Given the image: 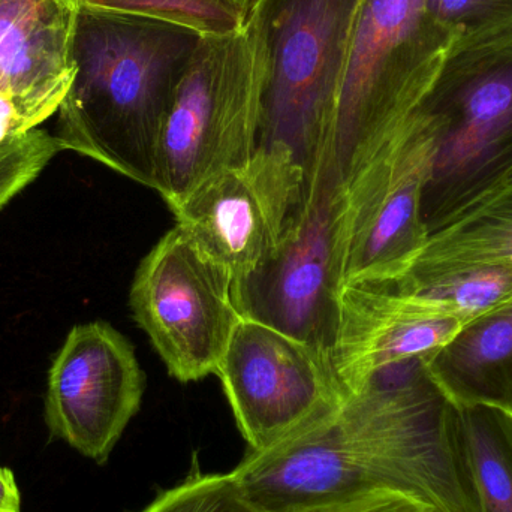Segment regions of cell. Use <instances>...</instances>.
<instances>
[{"instance_id":"cell-1","label":"cell","mask_w":512,"mask_h":512,"mask_svg":"<svg viewBox=\"0 0 512 512\" xmlns=\"http://www.w3.org/2000/svg\"><path fill=\"white\" fill-rule=\"evenodd\" d=\"M262 512L370 490L405 493L439 512H481L462 408L414 358L376 373L327 417L234 469Z\"/></svg>"},{"instance_id":"cell-2","label":"cell","mask_w":512,"mask_h":512,"mask_svg":"<svg viewBox=\"0 0 512 512\" xmlns=\"http://www.w3.org/2000/svg\"><path fill=\"white\" fill-rule=\"evenodd\" d=\"M200 41L173 24L78 5L74 78L57 110L62 149L155 188L162 125Z\"/></svg>"},{"instance_id":"cell-3","label":"cell","mask_w":512,"mask_h":512,"mask_svg":"<svg viewBox=\"0 0 512 512\" xmlns=\"http://www.w3.org/2000/svg\"><path fill=\"white\" fill-rule=\"evenodd\" d=\"M454 44L427 0H361L333 119L306 192L342 200L390 149Z\"/></svg>"},{"instance_id":"cell-4","label":"cell","mask_w":512,"mask_h":512,"mask_svg":"<svg viewBox=\"0 0 512 512\" xmlns=\"http://www.w3.org/2000/svg\"><path fill=\"white\" fill-rule=\"evenodd\" d=\"M415 113L432 135L429 236L512 188V23L453 45Z\"/></svg>"},{"instance_id":"cell-5","label":"cell","mask_w":512,"mask_h":512,"mask_svg":"<svg viewBox=\"0 0 512 512\" xmlns=\"http://www.w3.org/2000/svg\"><path fill=\"white\" fill-rule=\"evenodd\" d=\"M265 87L267 50L251 18L237 32L201 38L156 149L153 189L170 209L213 174L254 155Z\"/></svg>"},{"instance_id":"cell-6","label":"cell","mask_w":512,"mask_h":512,"mask_svg":"<svg viewBox=\"0 0 512 512\" xmlns=\"http://www.w3.org/2000/svg\"><path fill=\"white\" fill-rule=\"evenodd\" d=\"M361 0H258L267 50L259 146L288 147L309 176L324 146Z\"/></svg>"},{"instance_id":"cell-7","label":"cell","mask_w":512,"mask_h":512,"mask_svg":"<svg viewBox=\"0 0 512 512\" xmlns=\"http://www.w3.org/2000/svg\"><path fill=\"white\" fill-rule=\"evenodd\" d=\"M129 303L168 373L183 384L216 376L246 312L242 283L179 225L141 261Z\"/></svg>"},{"instance_id":"cell-8","label":"cell","mask_w":512,"mask_h":512,"mask_svg":"<svg viewBox=\"0 0 512 512\" xmlns=\"http://www.w3.org/2000/svg\"><path fill=\"white\" fill-rule=\"evenodd\" d=\"M432 135L417 113L390 149L337 201V276L345 286L391 288L429 240L421 195Z\"/></svg>"},{"instance_id":"cell-9","label":"cell","mask_w":512,"mask_h":512,"mask_svg":"<svg viewBox=\"0 0 512 512\" xmlns=\"http://www.w3.org/2000/svg\"><path fill=\"white\" fill-rule=\"evenodd\" d=\"M216 376L252 453L273 450L345 402L327 354L248 312Z\"/></svg>"},{"instance_id":"cell-10","label":"cell","mask_w":512,"mask_h":512,"mask_svg":"<svg viewBox=\"0 0 512 512\" xmlns=\"http://www.w3.org/2000/svg\"><path fill=\"white\" fill-rule=\"evenodd\" d=\"M304 191L297 156L268 144L204 180L171 212L210 258L245 283L276 254Z\"/></svg>"},{"instance_id":"cell-11","label":"cell","mask_w":512,"mask_h":512,"mask_svg":"<svg viewBox=\"0 0 512 512\" xmlns=\"http://www.w3.org/2000/svg\"><path fill=\"white\" fill-rule=\"evenodd\" d=\"M144 373L132 343L107 322L75 325L48 373L51 435L93 462H107L143 400Z\"/></svg>"},{"instance_id":"cell-12","label":"cell","mask_w":512,"mask_h":512,"mask_svg":"<svg viewBox=\"0 0 512 512\" xmlns=\"http://www.w3.org/2000/svg\"><path fill=\"white\" fill-rule=\"evenodd\" d=\"M336 245V203L322 192H304L276 254L242 283L246 312L328 357L339 312Z\"/></svg>"},{"instance_id":"cell-13","label":"cell","mask_w":512,"mask_h":512,"mask_svg":"<svg viewBox=\"0 0 512 512\" xmlns=\"http://www.w3.org/2000/svg\"><path fill=\"white\" fill-rule=\"evenodd\" d=\"M447 307L394 288L340 289L331 369L345 400L381 370L427 358L465 324Z\"/></svg>"},{"instance_id":"cell-14","label":"cell","mask_w":512,"mask_h":512,"mask_svg":"<svg viewBox=\"0 0 512 512\" xmlns=\"http://www.w3.org/2000/svg\"><path fill=\"white\" fill-rule=\"evenodd\" d=\"M77 8L68 0H0V93L38 125L57 113L74 78Z\"/></svg>"},{"instance_id":"cell-15","label":"cell","mask_w":512,"mask_h":512,"mask_svg":"<svg viewBox=\"0 0 512 512\" xmlns=\"http://www.w3.org/2000/svg\"><path fill=\"white\" fill-rule=\"evenodd\" d=\"M424 363L457 405L512 414V300L465 322Z\"/></svg>"},{"instance_id":"cell-16","label":"cell","mask_w":512,"mask_h":512,"mask_svg":"<svg viewBox=\"0 0 512 512\" xmlns=\"http://www.w3.org/2000/svg\"><path fill=\"white\" fill-rule=\"evenodd\" d=\"M471 267L512 268V188L430 236L403 277Z\"/></svg>"},{"instance_id":"cell-17","label":"cell","mask_w":512,"mask_h":512,"mask_svg":"<svg viewBox=\"0 0 512 512\" xmlns=\"http://www.w3.org/2000/svg\"><path fill=\"white\" fill-rule=\"evenodd\" d=\"M460 408L480 510L512 512V414L489 406Z\"/></svg>"},{"instance_id":"cell-18","label":"cell","mask_w":512,"mask_h":512,"mask_svg":"<svg viewBox=\"0 0 512 512\" xmlns=\"http://www.w3.org/2000/svg\"><path fill=\"white\" fill-rule=\"evenodd\" d=\"M391 288L435 301L471 321L512 300V268L471 267L406 276Z\"/></svg>"},{"instance_id":"cell-19","label":"cell","mask_w":512,"mask_h":512,"mask_svg":"<svg viewBox=\"0 0 512 512\" xmlns=\"http://www.w3.org/2000/svg\"><path fill=\"white\" fill-rule=\"evenodd\" d=\"M78 5L162 21L201 38L237 32L248 21L246 15L221 0H78Z\"/></svg>"},{"instance_id":"cell-20","label":"cell","mask_w":512,"mask_h":512,"mask_svg":"<svg viewBox=\"0 0 512 512\" xmlns=\"http://www.w3.org/2000/svg\"><path fill=\"white\" fill-rule=\"evenodd\" d=\"M141 512H262L249 499L234 472L200 474L156 496Z\"/></svg>"},{"instance_id":"cell-21","label":"cell","mask_w":512,"mask_h":512,"mask_svg":"<svg viewBox=\"0 0 512 512\" xmlns=\"http://www.w3.org/2000/svg\"><path fill=\"white\" fill-rule=\"evenodd\" d=\"M60 152L63 149L56 135L38 128L0 144V210Z\"/></svg>"},{"instance_id":"cell-22","label":"cell","mask_w":512,"mask_h":512,"mask_svg":"<svg viewBox=\"0 0 512 512\" xmlns=\"http://www.w3.org/2000/svg\"><path fill=\"white\" fill-rule=\"evenodd\" d=\"M427 8L456 42L512 23V0H427Z\"/></svg>"},{"instance_id":"cell-23","label":"cell","mask_w":512,"mask_h":512,"mask_svg":"<svg viewBox=\"0 0 512 512\" xmlns=\"http://www.w3.org/2000/svg\"><path fill=\"white\" fill-rule=\"evenodd\" d=\"M288 512H439L430 505L394 490H370L342 498L303 505Z\"/></svg>"},{"instance_id":"cell-24","label":"cell","mask_w":512,"mask_h":512,"mask_svg":"<svg viewBox=\"0 0 512 512\" xmlns=\"http://www.w3.org/2000/svg\"><path fill=\"white\" fill-rule=\"evenodd\" d=\"M21 496L14 474L0 466V512H20Z\"/></svg>"},{"instance_id":"cell-25","label":"cell","mask_w":512,"mask_h":512,"mask_svg":"<svg viewBox=\"0 0 512 512\" xmlns=\"http://www.w3.org/2000/svg\"><path fill=\"white\" fill-rule=\"evenodd\" d=\"M68 2L77 3L78 5V0H68ZM221 2L228 3V5L233 6V8H236L237 11H240L242 12L243 15L249 17V14H251L252 9H254L256 3H258V0H221Z\"/></svg>"}]
</instances>
